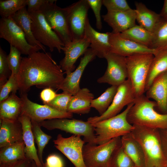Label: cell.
<instances>
[{
  "instance_id": "1",
  "label": "cell",
  "mask_w": 167,
  "mask_h": 167,
  "mask_svg": "<svg viewBox=\"0 0 167 167\" xmlns=\"http://www.w3.org/2000/svg\"><path fill=\"white\" fill-rule=\"evenodd\" d=\"M64 78L61 66L50 53L40 51L22 58L17 75L19 90L22 93H27L34 85L58 89Z\"/></svg>"
},
{
  "instance_id": "2",
  "label": "cell",
  "mask_w": 167,
  "mask_h": 167,
  "mask_svg": "<svg viewBox=\"0 0 167 167\" xmlns=\"http://www.w3.org/2000/svg\"><path fill=\"white\" fill-rule=\"evenodd\" d=\"M157 104L144 94L136 98L127 115L128 122L138 125L159 130H167V113L155 110Z\"/></svg>"
},
{
  "instance_id": "3",
  "label": "cell",
  "mask_w": 167,
  "mask_h": 167,
  "mask_svg": "<svg viewBox=\"0 0 167 167\" xmlns=\"http://www.w3.org/2000/svg\"><path fill=\"white\" fill-rule=\"evenodd\" d=\"M132 135L141 145L145 167H166L159 129L133 125Z\"/></svg>"
},
{
  "instance_id": "4",
  "label": "cell",
  "mask_w": 167,
  "mask_h": 167,
  "mask_svg": "<svg viewBox=\"0 0 167 167\" xmlns=\"http://www.w3.org/2000/svg\"><path fill=\"white\" fill-rule=\"evenodd\" d=\"M134 102L128 105L121 113L109 118L92 123L95 135L94 143L100 145L111 139L130 133L134 126L128 121V113Z\"/></svg>"
},
{
  "instance_id": "5",
  "label": "cell",
  "mask_w": 167,
  "mask_h": 167,
  "mask_svg": "<svg viewBox=\"0 0 167 167\" xmlns=\"http://www.w3.org/2000/svg\"><path fill=\"white\" fill-rule=\"evenodd\" d=\"M152 54H138L126 57L128 78L136 97L144 94L146 81L154 58Z\"/></svg>"
},
{
  "instance_id": "6",
  "label": "cell",
  "mask_w": 167,
  "mask_h": 167,
  "mask_svg": "<svg viewBox=\"0 0 167 167\" xmlns=\"http://www.w3.org/2000/svg\"><path fill=\"white\" fill-rule=\"evenodd\" d=\"M121 145L120 137L100 145L89 143L84 145L83 156L86 166L87 167H109L113 152Z\"/></svg>"
},
{
  "instance_id": "7",
  "label": "cell",
  "mask_w": 167,
  "mask_h": 167,
  "mask_svg": "<svg viewBox=\"0 0 167 167\" xmlns=\"http://www.w3.org/2000/svg\"><path fill=\"white\" fill-rule=\"evenodd\" d=\"M57 0H50L43 5L40 9L47 22L65 45L72 41L65 8L56 4Z\"/></svg>"
},
{
  "instance_id": "8",
  "label": "cell",
  "mask_w": 167,
  "mask_h": 167,
  "mask_svg": "<svg viewBox=\"0 0 167 167\" xmlns=\"http://www.w3.org/2000/svg\"><path fill=\"white\" fill-rule=\"evenodd\" d=\"M68 118H55L39 122L41 126L49 130L58 129L74 135L84 136L85 142L94 143V126L87 121Z\"/></svg>"
},
{
  "instance_id": "9",
  "label": "cell",
  "mask_w": 167,
  "mask_h": 167,
  "mask_svg": "<svg viewBox=\"0 0 167 167\" xmlns=\"http://www.w3.org/2000/svg\"><path fill=\"white\" fill-rule=\"evenodd\" d=\"M32 20V31L35 38L51 52L57 49L59 53L62 50L64 43L47 22L40 10L29 13Z\"/></svg>"
},
{
  "instance_id": "10",
  "label": "cell",
  "mask_w": 167,
  "mask_h": 167,
  "mask_svg": "<svg viewBox=\"0 0 167 167\" xmlns=\"http://www.w3.org/2000/svg\"><path fill=\"white\" fill-rule=\"evenodd\" d=\"M0 37L7 41L22 54L28 55L42 50L38 45L29 44L22 30L11 17L0 19Z\"/></svg>"
},
{
  "instance_id": "11",
  "label": "cell",
  "mask_w": 167,
  "mask_h": 167,
  "mask_svg": "<svg viewBox=\"0 0 167 167\" xmlns=\"http://www.w3.org/2000/svg\"><path fill=\"white\" fill-rule=\"evenodd\" d=\"M136 98L131 83L127 79L118 87L113 100L107 110L101 115L88 118L87 121L92 124L114 116L125 106L134 102Z\"/></svg>"
},
{
  "instance_id": "12",
  "label": "cell",
  "mask_w": 167,
  "mask_h": 167,
  "mask_svg": "<svg viewBox=\"0 0 167 167\" xmlns=\"http://www.w3.org/2000/svg\"><path fill=\"white\" fill-rule=\"evenodd\" d=\"M20 97L22 101V114L26 115L31 120L40 122L47 120L71 118L73 117L72 113L59 111L47 105L32 102L28 98L27 93L20 92Z\"/></svg>"
},
{
  "instance_id": "13",
  "label": "cell",
  "mask_w": 167,
  "mask_h": 167,
  "mask_svg": "<svg viewBox=\"0 0 167 167\" xmlns=\"http://www.w3.org/2000/svg\"><path fill=\"white\" fill-rule=\"evenodd\" d=\"M89 8L87 0H80L65 7L72 41L81 39L84 37Z\"/></svg>"
},
{
  "instance_id": "14",
  "label": "cell",
  "mask_w": 167,
  "mask_h": 167,
  "mask_svg": "<svg viewBox=\"0 0 167 167\" xmlns=\"http://www.w3.org/2000/svg\"><path fill=\"white\" fill-rule=\"evenodd\" d=\"M107 63L106 70L97 82L118 86L128 78L126 57L109 52L105 56Z\"/></svg>"
},
{
  "instance_id": "15",
  "label": "cell",
  "mask_w": 167,
  "mask_h": 167,
  "mask_svg": "<svg viewBox=\"0 0 167 167\" xmlns=\"http://www.w3.org/2000/svg\"><path fill=\"white\" fill-rule=\"evenodd\" d=\"M79 135L68 137L58 134L53 141L55 147L72 162L75 167H87L84 161L83 149L85 142Z\"/></svg>"
},
{
  "instance_id": "16",
  "label": "cell",
  "mask_w": 167,
  "mask_h": 167,
  "mask_svg": "<svg viewBox=\"0 0 167 167\" xmlns=\"http://www.w3.org/2000/svg\"><path fill=\"white\" fill-rule=\"evenodd\" d=\"M110 52L126 57L138 54H155L156 50L122 36L120 33L109 32Z\"/></svg>"
},
{
  "instance_id": "17",
  "label": "cell",
  "mask_w": 167,
  "mask_h": 167,
  "mask_svg": "<svg viewBox=\"0 0 167 167\" xmlns=\"http://www.w3.org/2000/svg\"><path fill=\"white\" fill-rule=\"evenodd\" d=\"M80 63L74 71L66 74L62 83L58 89H61L63 92L69 93L72 95L76 93L81 89L79 82L83 73L87 65L96 57L94 53L90 48H88L84 54Z\"/></svg>"
},
{
  "instance_id": "18",
  "label": "cell",
  "mask_w": 167,
  "mask_h": 167,
  "mask_svg": "<svg viewBox=\"0 0 167 167\" xmlns=\"http://www.w3.org/2000/svg\"><path fill=\"white\" fill-rule=\"evenodd\" d=\"M90 45L89 42L84 36L82 39L72 41L64 46L62 51L65 56L60 61L59 65L65 73L66 74L73 71L77 59L84 54Z\"/></svg>"
},
{
  "instance_id": "19",
  "label": "cell",
  "mask_w": 167,
  "mask_h": 167,
  "mask_svg": "<svg viewBox=\"0 0 167 167\" xmlns=\"http://www.w3.org/2000/svg\"><path fill=\"white\" fill-rule=\"evenodd\" d=\"M102 17L112 29V32L120 33L136 25L135 9L122 11H107Z\"/></svg>"
},
{
  "instance_id": "20",
  "label": "cell",
  "mask_w": 167,
  "mask_h": 167,
  "mask_svg": "<svg viewBox=\"0 0 167 167\" xmlns=\"http://www.w3.org/2000/svg\"><path fill=\"white\" fill-rule=\"evenodd\" d=\"M109 32L101 33L93 28L87 18L85 24L84 36L89 42L90 48L96 56L105 58L110 52L111 46L109 41Z\"/></svg>"
},
{
  "instance_id": "21",
  "label": "cell",
  "mask_w": 167,
  "mask_h": 167,
  "mask_svg": "<svg viewBox=\"0 0 167 167\" xmlns=\"http://www.w3.org/2000/svg\"><path fill=\"white\" fill-rule=\"evenodd\" d=\"M146 92V96L155 101L162 114L167 113V70L157 75Z\"/></svg>"
},
{
  "instance_id": "22",
  "label": "cell",
  "mask_w": 167,
  "mask_h": 167,
  "mask_svg": "<svg viewBox=\"0 0 167 167\" xmlns=\"http://www.w3.org/2000/svg\"><path fill=\"white\" fill-rule=\"evenodd\" d=\"M0 119V148L23 141L22 127L19 120Z\"/></svg>"
},
{
  "instance_id": "23",
  "label": "cell",
  "mask_w": 167,
  "mask_h": 167,
  "mask_svg": "<svg viewBox=\"0 0 167 167\" xmlns=\"http://www.w3.org/2000/svg\"><path fill=\"white\" fill-rule=\"evenodd\" d=\"M23 129V140L25 144L24 152L26 158L35 163L37 167H42L34 143V139L31 128V119L22 114L18 119Z\"/></svg>"
},
{
  "instance_id": "24",
  "label": "cell",
  "mask_w": 167,
  "mask_h": 167,
  "mask_svg": "<svg viewBox=\"0 0 167 167\" xmlns=\"http://www.w3.org/2000/svg\"><path fill=\"white\" fill-rule=\"evenodd\" d=\"M24 141L0 148V167H14L26 158Z\"/></svg>"
},
{
  "instance_id": "25",
  "label": "cell",
  "mask_w": 167,
  "mask_h": 167,
  "mask_svg": "<svg viewBox=\"0 0 167 167\" xmlns=\"http://www.w3.org/2000/svg\"><path fill=\"white\" fill-rule=\"evenodd\" d=\"M135 5L136 19L139 25L153 33L163 21L160 14L149 9L142 2H135Z\"/></svg>"
},
{
  "instance_id": "26",
  "label": "cell",
  "mask_w": 167,
  "mask_h": 167,
  "mask_svg": "<svg viewBox=\"0 0 167 167\" xmlns=\"http://www.w3.org/2000/svg\"><path fill=\"white\" fill-rule=\"evenodd\" d=\"M94 95L87 88H83L72 96L69 103L67 112L72 113L84 114L90 111L91 103Z\"/></svg>"
},
{
  "instance_id": "27",
  "label": "cell",
  "mask_w": 167,
  "mask_h": 167,
  "mask_svg": "<svg viewBox=\"0 0 167 167\" xmlns=\"http://www.w3.org/2000/svg\"><path fill=\"white\" fill-rule=\"evenodd\" d=\"M10 17L22 30L29 45H38L44 52H45V47L38 41L32 34L31 28L32 20L26 6L21 9Z\"/></svg>"
},
{
  "instance_id": "28",
  "label": "cell",
  "mask_w": 167,
  "mask_h": 167,
  "mask_svg": "<svg viewBox=\"0 0 167 167\" xmlns=\"http://www.w3.org/2000/svg\"><path fill=\"white\" fill-rule=\"evenodd\" d=\"M121 145L124 151L136 167H145V159L142 147L131 133L121 137Z\"/></svg>"
},
{
  "instance_id": "29",
  "label": "cell",
  "mask_w": 167,
  "mask_h": 167,
  "mask_svg": "<svg viewBox=\"0 0 167 167\" xmlns=\"http://www.w3.org/2000/svg\"><path fill=\"white\" fill-rule=\"evenodd\" d=\"M15 93H12L6 99L0 102V119L18 120L22 114V101Z\"/></svg>"
},
{
  "instance_id": "30",
  "label": "cell",
  "mask_w": 167,
  "mask_h": 167,
  "mask_svg": "<svg viewBox=\"0 0 167 167\" xmlns=\"http://www.w3.org/2000/svg\"><path fill=\"white\" fill-rule=\"evenodd\" d=\"M154 55L146 81L145 92L148 89L154 79L167 70V49L156 51Z\"/></svg>"
},
{
  "instance_id": "31",
  "label": "cell",
  "mask_w": 167,
  "mask_h": 167,
  "mask_svg": "<svg viewBox=\"0 0 167 167\" xmlns=\"http://www.w3.org/2000/svg\"><path fill=\"white\" fill-rule=\"evenodd\" d=\"M120 34L124 38L151 49L153 33L139 25L136 24Z\"/></svg>"
},
{
  "instance_id": "32",
  "label": "cell",
  "mask_w": 167,
  "mask_h": 167,
  "mask_svg": "<svg viewBox=\"0 0 167 167\" xmlns=\"http://www.w3.org/2000/svg\"><path fill=\"white\" fill-rule=\"evenodd\" d=\"M118 86H111L108 88L98 97L91 102V108H95L100 115L103 114L111 105L117 92Z\"/></svg>"
},
{
  "instance_id": "33",
  "label": "cell",
  "mask_w": 167,
  "mask_h": 167,
  "mask_svg": "<svg viewBox=\"0 0 167 167\" xmlns=\"http://www.w3.org/2000/svg\"><path fill=\"white\" fill-rule=\"evenodd\" d=\"M31 128L35 142L37 147V154L39 159L43 165V154L45 147L52 138L51 136L44 133L41 129L39 122L31 120Z\"/></svg>"
},
{
  "instance_id": "34",
  "label": "cell",
  "mask_w": 167,
  "mask_h": 167,
  "mask_svg": "<svg viewBox=\"0 0 167 167\" xmlns=\"http://www.w3.org/2000/svg\"><path fill=\"white\" fill-rule=\"evenodd\" d=\"M151 49L158 51L167 49V22L162 21L153 33Z\"/></svg>"
},
{
  "instance_id": "35",
  "label": "cell",
  "mask_w": 167,
  "mask_h": 167,
  "mask_svg": "<svg viewBox=\"0 0 167 167\" xmlns=\"http://www.w3.org/2000/svg\"><path fill=\"white\" fill-rule=\"evenodd\" d=\"M27 0L0 1V15L1 18L11 17L22 8L27 6Z\"/></svg>"
},
{
  "instance_id": "36",
  "label": "cell",
  "mask_w": 167,
  "mask_h": 167,
  "mask_svg": "<svg viewBox=\"0 0 167 167\" xmlns=\"http://www.w3.org/2000/svg\"><path fill=\"white\" fill-rule=\"evenodd\" d=\"M109 167H136L124 151L121 145L114 151Z\"/></svg>"
},
{
  "instance_id": "37",
  "label": "cell",
  "mask_w": 167,
  "mask_h": 167,
  "mask_svg": "<svg viewBox=\"0 0 167 167\" xmlns=\"http://www.w3.org/2000/svg\"><path fill=\"white\" fill-rule=\"evenodd\" d=\"M72 96L69 93L63 92L57 94L52 101L45 105L59 111L67 112L68 105Z\"/></svg>"
},
{
  "instance_id": "38",
  "label": "cell",
  "mask_w": 167,
  "mask_h": 167,
  "mask_svg": "<svg viewBox=\"0 0 167 167\" xmlns=\"http://www.w3.org/2000/svg\"><path fill=\"white\" fill-rule=\"evenodd\" d=\"M19 90L17 75L11 74L6 82L0 88V102L7 99L9 94Z\"/></svg>"
},
{
  "instance_id": "39",
  "label": "cell",
  "mask_w": 167,
  "mask_h": 167,
  "mask_svg": "<svg viewBox=\"0 0 167 167\" xmlns=\"http://www.w3.org/2000/svg\"><path fill=\"white\" fill-rule=\"evenodd\" d=\"M21 53L16 48L10 45V52L7 55V60L11 74L17 75L21 64Z\"/></svg>"
},
{
  "instance_id": "40",
  "label": "cell",
  "mask_w": 167,
  "mask_h": 167,
  "mask_svg": "<svg viewBox=\"0 0 167 167\" xmlns=\"http://www.w3.org/2000/svg\"><path fill=\"white\" fill-rule=\"evenodd\" d=\"M10 71L7 55L0 46V88L7 81Z\"/></svg>"
},
{
  "instance_id": "41",
  "label": "cell",
  "mask_w": 167,
  "mask_h": 167,
  "mask_svg": "<svg viewBox=\"0 0 167 167\" xmlns=\"http://www.w3.org/2000/svg\"><path fill=\"white\" fill-rule=\"evenodd\" d=\"M102 4L107 11H122L132 9L126 0H102Z\"/></svg>"
},
{
  "instance_id": "42",
  "label": "cell",
  "mask_w": 167,
  "mask_h": 167,
  "mask_svg": "<svg viewBox=\"0 0 167 167\" xmlns=\"http://www.w3.org/2000/svg\"><path fill=\"white\" fill-rule=\"evenodd\" d=\"M90 7L92 10L96 19V28L101 30L102 29L101 12L102 4V0H87Z\"/></svg>"
},
{
  "instance_id": "43",
  "label": "cell",
  "mask_w": 167,
  "mask_h": 167,
  "mask_svg": "<svg viewBox=\"0 0 167 167\" xmlns=\"http://www.w3.org/2000/svg\"><path fill=\"white\" fill-rule=\"evenodd\" d=\"M50 0H27V10L29 13L40 10L41 6Z\"/></svg>"
},
{
  "instance_id": "44",
  "label": "cell",
  "mask_w": 167,
  "mask_h": 167,
  "mask_svg": "<svg viewBox=\"0 0 167 167\" xmlns=\"http://www.w3.org/2000/svg\"><path fill=\"white\" fill-rule=\"evenodd\" d=\"M57 95L53 89L48 88L41 91L40 94V97L44 104L46 105L52 101Z\"/></svg>"
},
{
  "instance_id": "45",
  "label": "cell",
  "mask_w": 167,
  "mask_h": 167,
  "mask_svg": "<svg viewBox=\"0 0 167 167\" xmlns=\"http://www.w3.org/2000/svg\"><path fill=\"white\" fill-rule=\"evenodd\" d=\"M49 167H63V161L58 156L55 154L49 155L46 159V162Z\"/></svg>"
},
{
  "instance_id": "46",
  "label": "cell",
  "mask_w": 167,
  "mask_h": 167,
  "mask_svg": "<svg viewBox=\"0 0 167 167\" xmlns=\"http://www.w3.org/2000/svg\"><path fill=\"white\" fill-rule=\"evenodd\" d=\"M159 14L162 20L167 22V0L164 1L163 8Z\"/></svg>"
},
{
  "instance_id": "47",
  "label": "cell",
  "mask_w": 167,
  "mask_h": 167,
  "mask_svg": "<svg viewBox=\"0 0 167 167\" xmlns=\"http://www.w3.org/2000/svg\"><path fill=\"white\" fill-rule=\"evenodd\" d=\"M32 161L26 158L19 162L14 167H31Z\"/></svg>"
},
{
  "instance_id": "48",
  "label": "cell",
  "mask_w": 167,
  "mask_h": 167,
  "mask_svg": "<svg viewBox=\"0 0 167 167\" xmlns=\"http://www.w3.org/2000/svg\"><path fill=\"white\" fill-rule=\"evenodd\" d=\"M31 167H37L34 161H32Z\"/></svg>"
},
{
  "instance_id": "49",
  "label": "cell",
  "mask_w": 167,
  "mask_h": 167,
  "mask_svg": "<svg viewBox=\"0 0 167 167\" xmlns=\"http://www.w3.org/2000/svg\"><path fill=\"white\" fill-rule=\"evenodd\" d=\"M42 167H49L47 165L46 162L44 163V164L42 165Z\"/></svg>"
}]
</instances>
